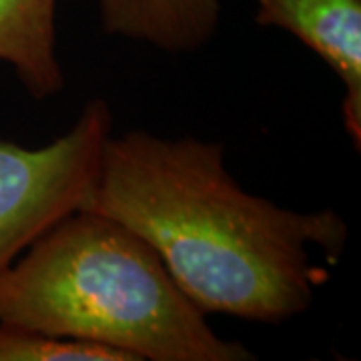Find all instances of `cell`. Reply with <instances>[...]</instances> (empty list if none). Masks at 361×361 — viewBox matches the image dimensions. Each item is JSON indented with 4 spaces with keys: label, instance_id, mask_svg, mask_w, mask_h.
<instances>
[{
    "label": "cell",
    "instance_id": "cell-6",
    "mask_svg": "<svg viewBox=\"0 0 361 361\" xmlns=\"http://www.w3.org/2000/svg\"><path fill=\"white\" fill-rule=\"evenodd\" d=\"M56 0H0V63H6L26 92L47 101L65 87L56 56Z\"/></svg>",
    "mask_w": 361,
    "mask_h": 361
},
{
    "label": "cell",
    "instance_id": "cell-1",
    "mask_svg": "<svg viewBox=\"0 0 361 361\" xmlns=\"http://www.w3.org/2000/svg\"><path fill=\"white\" fill-rule=\"evenodd\" d=\"M157 251L203 313L285 323L305 313L337 263L348 225L334 209L313 213L247 193L225 167L221 142L129 130L106 139L85 201Z\"/></svg>",
    "mask_w": 361,
    "mask_h": 361
},
{
    "label": "cell",
    "instance_id": "cell-7",
    "mask_svg": "<svg viewBox=\"0 0 361 361\" xmlns=\"http://www.w3.org/2000/svg\"><path fill=\"white\" fill-rule=\"evenodd\" d=\"M0 361H135L129 353L101 343L47 336L0 325Z\"/></svg>",
    "mask_w": 361,
    "mask_h": 361
},
{
    "label": "cell",
    "instance_id": "cell-5",
    "mask_svg": "<svg viewBox=\"0 0 361 361\" xmlns=\"http://www.w3.org/2000/svg\"><path fill=\"white\" fill-rule=\"evenodd\" d=\"M219 0H101L106 35L180 54L203 49L217 30Z\"/></svg>",
    "mask_w": 361,
    "mask_h": 361
},
{
    "label": "cell",
    "instance_id": "cell-3",
    "mask_svg": "<svg viewBox=\"0 0 361 361\" xmlns=\"http://www.w3.org/2000/svg\"><path fill=\"white\" fill-rule=\"evenodd\" d=\"M111 127L109 104L90 99L75 125L44 147L0 141V275L56 221L82 205Z\"/></svg>",
    "mask_w": 361,
    "mask_h": 361
},
{
    "label": "cell",
    "instance_id": "cell-4",
    "mask_svg": "<svg viewBox=\"0 0 361 361\" xmlns=\"http://www.w3.org/2000/svg\"><path fill=\"white\" fill-rule=\"evenodd\" d=\"M255 23L291 32L345 87L343 125L361 149V0H257Z\"/></svg>",
    "mask_w": 361,
    "mask_h": 361
},
{
    "label": "cell",
    "instance_id": "cell-2",
    "mask_svg": "<svg viewBox=\"0 0 361 361\" xmlns=\"http://www.w3.org/2000/svg\"><path fill=\"white\" fill-rule=\"evenodd\" d=\"M0 325L101 343L135 361H249L219 337L157 251L118 221L77 209L0 275Z\"/></svg>",
    "mask_w": 361,
    "mask_h": 361
}]
</instances>
